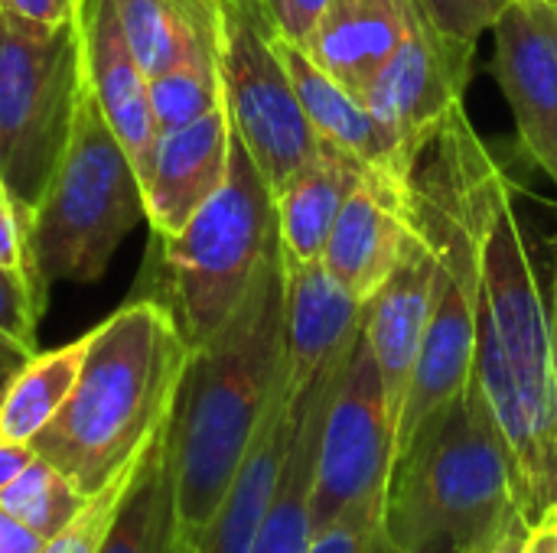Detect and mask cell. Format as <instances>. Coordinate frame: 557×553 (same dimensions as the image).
Listing matches in <instances>:
<instances>
[{"label":"cell","mask_w":557,"mask_h":553,"mask_svg":"<svg viewBox=\"0 0 557 553\" xmlns=\"http://www.w3.org/2000/svg\"><path fill=\"white\" fill-rule=\"evenodd\" d=\"M294 424H297V398L287 394L284 378H281L277 394L264 414V424L248 450V460L235 479V489L202 553H251L258 528L268 515V505L277 492V482L287 463Z\"/></svg>","instance_id":"cell-19"},{"label":"cell","mask_w":557,"mask_h":553,"mask_svg":"<svg viewBox=\"0 0 557 553\" xmlns=\"http://www.w3.org/2000/svg\"><path fill=\"white\" fill-rule=\"evenodd\" d=\"M127 46L147 78L163 75L196 49L215 42V13L189 0H111Z\"/></svg>","instance_id":"cell-21"},{"label":"cell","mask_w":557,"mask_h":553,"mask_svg":"<svg viewBox=\"0 0 557 553\" xmlns=\"http://www.w3.org/2000/svg\"><path fill=\"white\" fill-rule=\"evenodd\" d=\"M274 49H277L287 75H290V85H294V91L300 98V108H304L307 121L313 124L317 137L339 147V150H346L366 169L405 179L401 163L395 156V147L388 143L385 130L379 127V121L372 117L366 101L359 95H352L349 88H343L304 49V42L274 33Z\"/></svg>","instance_id":"cell-17"},{"label":"cell","mask_w":557,"mask_h":553,"mask_svg":"<svg viewBox=\"0 0 557 553\" xmlns=\"http://www.w3.org/2000/svg\"><path fill=\"white\" fill-rule=\"evenodd\" d=\"M36 460V450L29 443H7L0 440V492Z\"/></svg>","instance_id":"cell-33"},{"label":"cell","mask_w":557,"mask_h":553,"mask_svg":"<svg viewBox=\"0 0 557 553\" xmlns=\"http://www.w3.org/2000/svg\"><path fill=\"white\" fill-rule=\"evenodd\" d=\"M362 173L366 166L356 156L323 140L317 160L274 196L284 264L323 261L333 222Z\"/></svg>","instance_id":"cell-18"},{"label":"cell","mask_w":557,"mask_h":553,"mask_svg":"<svg viewBox=\"0 0 557 553\" xmlns=\"http://www.w3.org/2000/svg\"><path fill=\"white\" fill-rule=\"evenodd\" d=\"M473 381L509 453L519 515L557 521V359L548 303L532 267L509 179L483 235Z\"/></svg>","instance_id":"cell-2"},{"label":"cell","mask_w":557,"mask_h":553,"mask_svg":"<svg viewBox=\"0 0 557 553\" xmlns=\"http://www.w3.org/2000/svg\"><path fill=\"white\" fill-rule=\"evenodd\" d=\"M281 368L284 257L277 241L232 319L189 355L166 430L173 553H202L209 544L277 394Z\"/></svg>","instance_id":"cell-1"},{"label":"cell","mask_w":557,"mask_h":553,"mask_svg":"<svg viewBox=\"0 0 557 553\" xmlns=\"http://www.w3.org/2000/svg\"><path fill=\"white\" fill-rule=\"evenodd\" d=\"M85 502L88 495H82L55 466L39 456L0 492V508L42 541L55 538Z\"/></svg>","instance_id":"cell-24"},{"label":"cell","mask_w":557,"mask_h":553,"mask_svg":"<svg viewBox=\"0 0 557 553\" xmlns=\"http://www.w3.org/2000/svg\"><path fill=\"white\" fill-rule=\"evenodd\" d=\"M42 538L0 508V553H42Z\"/></svg>","instance_id":"cell-32"},{"label":"cell","mask_w":557,"mask_h":553,"mask_svg":"<svg viewBox=\"0 0 557 553\" xmlns=\"http://www.w3.org/2000/svg\"><path fill=\"white\" fill-rule=\"evenodd\" d=\"M101 553H173V492L166 437L147 456Z\"/></svg>","instance_id":"cell-22"},{"label":"cell","mask_w":557,"mask_h":553,"mask_svg":"<svg viewBox=\"0 0 557 553\" xmlns=\"http://www.w3.org/2000/svg\"><path fill=\"white\" fill-rule=\"evenodd\" d=\"M166 300L144 297L88 332V355L65 407L29 443L82 495L140 466L173 420L189 365Z\"/></svg>","instance_id":"cell-3"},{"label":"cell","mask_w":557,"mask_h":553,"mask_svg":"<svg viewBox=\"0 0 557 553\" xmlns=\"http://www.w3.org/2000/svg\"><path fill=\"white\" fill-rule=\"evenodd\" d=\"M88 355V336L59 345L52 352H36L10 378L0 394V440L33 443L36 433L65 407Z\"/></svg>","instance_id":"cell-20"},{"label":"cell","mask_w":557,"mask_h":553,"mask_svg":"<svg viewBox=\"0 0 557 553\" xmlns=\"http://www.w3.org/2000/svg\"><path fill=\"white\" fill-rule=\"evenodd\" d=\"M163 437H166V433H163ZM150 453H153V450H150ZM150 453H147V456H150ZM144 463H147V460H144ZM144 463L134 466V469H127V473L117 476L114 482H108L101 492L88 495V502L78 508V515H75L55 538H49V541L42 544V553H101L108 535H111V528H114V518H117V512H121L127 492L134 489V482H137Z\"/></svg>","instance_id":"cell-25"},{"label":"cell","mask_w":557,"mask_h":553,"mask_svg":"<svg viewBox=\"0 0 557 553\" xmlns=\"http://www.w3.org/2000/svg\"><path fill=\"white\" fill-rule=\"evenodd\" d=\"M548 316H552V339H555V359H557V274H555V297H552Z\"/></svg>","instance_id":"cell-37"},{"label":"cell","mask_w":557,"mask_h":553,"mask_svg":"<svg viewBox=\"0 0 557 553\" xmlns=\"http://www.w3.org/2000/svg\"><path fill=\"white\" fill-rule=\"evenodd\" d=\"M408 33L405 0H326L304 49L352 95L366 98Z\"/></svg>","instance_id":"cell-16"},{"label":"cell","mask_w":557,"mask_h":553,"mask_svg":"<svg viewBox=\"0 0 557 553\" xmlns=\"http://www.w3.org/2000/svg\"><path fill=\"white\" fill-rule=\"evenodd\" d=\"M434 287H437V254L414 231L395 271L362 303V336L375 355L395 427L434 310Z\"/></svg>","instance_id":"cell-12"},{"label":"cell","mask_w":557,"mask_h":553,"mask_svg":"<svg viewBox=\"0 0 557 553\" xmlns=\"http://www.w3.org/2000/svg\"><path fill=\"white\" fill-rule=\"evenodd\" d=\"M232 163V121L225 104L206 117L160 134L144 176V209L160 241L173 238L225 183Z\"/></svg>","instance_id":"cell-14"},{"label":"cell","mask_w":557,"mask_h":553,"mask_svg":"<svg viewBox=\"0 0 557 553\" xmlns=\"http://www.w3.org/2000/svg\"><path fill=\"white\" fill-rule=\"evenodd\" d=\"M392 453L395 420L375 355L359 332L320 430L310 482V528H323L362 499L388 495Z\"/></svg>","instance_id":"cell-9"},{"label":"cell","mask_w":557,"mask_h":553,"mask_svg":"<svg viewBox=\"0 0 557 553\" xmlns=\"http://www.w3.org/2000/svg\"><path fill=\"white\" fill-rule=\"evenodd\" d=\"M82 91V20L36 26L0 10V183L26 215L62 163Z\"/></svg>","instance_id":"cell-7"},{"label":"cell","mask_w":557,"mask_h":553,"mask_svg":"<svg viewBox=\"0 0 557 553\" xmlns=\"http://www.w3.org/2000/svg\"><path fill=\"white\" fill-rule=\"evenodd\" d=\"M522 553H557V528L555 525H535V528H529Z\"/></svg>","instance_id":"cell-36"},{"label":"cell","mask_w":557,"mask_h":553,"mask_svg":"<svg viewBox=\"0 0 557 553\" xmlns=\"http://www.w3.org/2000/svg\"><path fill=\"white\" fill-rule=\"evenodd\" d=\"M193 7H199V10H206V13H215V7H219V0H189Z\"/></svg>","instance_id":"cell-38"},{"label":"cell","mask_w":557,"mask_h":553,"mask_svg":"<svg viewBox=\"0 0 557 553\" xmlns=\"http://www.w3.org/2000/svg\"><path fill=\"white\" fill-rule=\"evenodd\" d=\"M29 355H36V352H29V349L16 345L13 339H7V336L0 332V394H3V388L10 385V378L26 365V359H29Z\"/></svg>","instance_id":"cell-34"},{"label":"cell","mask_w":557,"mask_h":553,"mask_svg":"<svg viewBox=\"0 0 557 553\" xmlns=\"http://www.w3.org/2000/svg\"><path fill=\"white\" fill-rule=\"evenodd\" d=\"M525 535H529V525H525L522 515H519L486 553H522V548H525Z\"/></svg>","instance_id":"cell-35"},{"label":"cell","mask_w":557,"mask_h":553,"mask_svg":"<svg viewBox=\"0 0 557 553\" xmlns=\"http://www.w3.org/2000/svg\"><path fill=\"white\" fill-rule=\"evenodd\" d=\"M493 72L512 108L525 156L557 186V10L512 0L493 26Z\"/></svg>","instance_id":"cell-10"},{"label":"cell","mask_w":557,"mask_h":553,"mask_svg":"<svg viewBox=\"0 0 557 553\" xmlns=\"http://www.w3.org/2000/svg\"><path fill=\"white\" fill-rule=\"evenodd\" d=\"M385 518L395 553H486L519 518L516 473L473 378L392 466Z\"/></svg>","instance_id":"cell-4"},{"label":"cell","mask_w":557,"mask_h":553,"mask_svg":"<svg viewBox=\"0 0 557 553\" xmlns=\"http://www.w3.org/2000/svg\"><path fill=\"white\" fill-rule=\"evenodd\" d=\"M49 284L36 274L0 264V332L16 345L36 352V326L46 310Z\"/></svg>","instance_id":"cell-28"},{"label":"cell","mask_w":557,"mask_h":553,"mask_svg":"<svg viewBox=\"0 0 557 553\" xmlns=\"http://www.w3.org/2000/svg\"><path fill=\"white\" fill-rule=\"evenodd\" d=\"M552 525H555V528H557V521H552Z\"/></svg>","instance_id":"cell-40"},{"label":"cell","mask_w":557,"mask_h":553,"mask_svg":"<svg viewBox=\"0 0 557 553\" xmlns=\"http://www.w3.org/2000/svg\"><path fill=\"white\" fill-rule=\"evenodd\" d=\"M82 33L88 91L144 183L153 147L160 140L150 101V78L140 72L111 0H85Z\"/></svg>","instance_id":"cell-15"},{"label":"cell","mask_w":557,"mask_h":553,"mask_svg":"<svg viewBox=\"0 0 557 553\" xmlns=\"http://www.w3.org/2000/svg\"><path fill=\"white\" fill-rule=\"evenodd\" d=\"M552 3H555V10H557V0H552Z\"/></svg>","instance_id":"cell-39"},{"label":"cell","mask_w":557,"mask_h":553,"mask_svg":"<svg viewBox=\"0 0 557 553\" xmlns=\"http://www.w3.org/2000/svg\"><path fill=\"white\" fill-rule=\"evenodd\" d=\"M274 244V192L232 130V163L222 189L163 241L166 303L193 349L232 319Z\"/></svg>","instance_id":"cell-6"},{"label":"cell","mask_w":557,"mask_h":553,"mask_svg":"<svg viewBox=\"0 0 557 553\" xmlns=\"http://www.w3.org/2000/svg\"><path fill=\"white\" fill-rule=\"evenodd\" d=\"M0 264L39 277L29 244V215L16 205V199L3 183H0Z\"/></svg>","instance_id":"cell-29"},{"label":"cell","mask_w":557,"mask_h":553,"mask_svg":"<svg viewBox=\"0 0 557 553\" xmlns=\"http://www.w3.org/2000/svg\"><path fill=\"white\" fill-rule=\"evenodd\" d=\"M411 235L405 179L366 169L333 222L323 267L346 293L366 303L395 271Z\"/></svg>","instance_id":"cell-11"},{"label":"cell","mask_w":557,"mask_h":553,"mask_svg":"<svg viewBox=\"0 0 557 553\" xmlns=\"http://www.w3.org/2000/svg\"><path fill=\"white\" fill-rule=\"evenodd\" d=\"M215 55L232 130L277 196L317 160L323 140L300 108L258 0H219Z\"/></svg>","instance_id":"cell-8"},{"label":"cell","mask_w":557,"mask_h":553,"mask_svg":"<svg viewBox=\"0 0 557 553\" xmlns=\"http://www.w3.org/2000/svg\"><path fill=\"white\" fill-rule=\"evenodd\" d=\"M388 495H372L310 531L307 553H395L388 538Z\"/></svg>","instance_id":"cell-26"},{"label":"cell","mask_w":557,"mask_h":553,"mask_svg":"<svg viewBox=\"0 0 557 553\" xmlns=\"http://www.w3.org/2000/svg\"><path fill=\"white\" fill-rule=\"evenodd\" d=\"M268 23L274 26V33L304 42L307 33L313 29L317 16L323 13L326 0H258Z\"/></svg>","instance_id":"cell-30"},{"label":"cell","mask_w":557,"mask_h":553,"mask_svg":"<svg viewBox=\"0 0 557 553\" xmlns=\"http://www.w3.org/2000/svg\"><path fill=\"white\" fill-rule=\"evenodd\" d=\"M150 101L160 134L180 130L209 111L222 108V75H219V55L215 42L196 49L189 59L176 62L163 75L150 78Z\"/></svg>","instance_id":"cell-23"},{"label":"cell","mask_w":557,"mask_h":553,"mask_svg":"<svg viewBox=\"0 0 557 553\" xmlns=\"http://www.w3.org/2000/svg\"><path fill=\"white\" fill-rule=\"evenodd\" d=\"M140 218H147L144 183L85 81L62 163L29 215L39 277L95 284Z\"/></svg>","instance_id":"cell-5"},{"label":"cell","mask_w":557,"mask_h":553,"mask_svg":"<svg viewBox=\"0 0 557 553\" xmlns=\"http://www.w3.org/2000/svg\"><path fill=\"white\" fill-rule=\"evenodd\" d=\"M362 332V303L323 261L284 264V388L300 398L330 365L343 362Z\"/></svg>","instance_id":"cell-13"},{"label":"cell","mask_w":557,"mask_h":553,"mask_svg":"<svg viewBox=\"0 0 557 553\" xmlns=\"http://www.w3.org/2000/svg\"><path fill=\"white\" fill-rule=\"evenodd\" d=\"M408 3L450 52L473 59L480 36L496 26V20L512 0H408Z\"/></svg>","instance_id":"cell-27"},{"label":"cell","mask_w":557,"mask_h":553,"mask_svg":"<svg viewBox=\"0 0 557 553\" xmlns=\"http://www.w3.org/2000/svg\"><path fill=\"white\" fill-rule=\"evenodd\" d=\"M0 10L36 26H62L82 20L85 0H0Z\"/></svg>","instance_id":"cell-31"}]
</instances>
